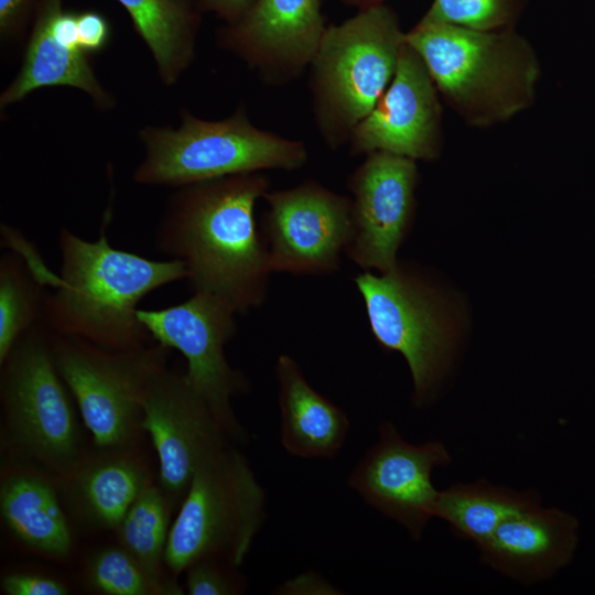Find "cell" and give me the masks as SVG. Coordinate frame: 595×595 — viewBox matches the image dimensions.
I'll return each instance as SVG.
<instances>
[{
  "label": "cell",
  "mask_w": 595,
  "mask_h": 595,
  "mask_svg": "<svg viewBox=\"0 0 595 595\" xmlns=\"http://www.w3.org/2000/svg\"><path fill=\"white\" fill-rule=\"evenodd\" d=\"M451 462L443 443L411 444L393 423L383 421L377 442L353 468L347 484L366 504L400 523L418 541L433 518L440 493L432 483L433 470Z\"/></svg>",
  "instance_id": "7c38bea8"
},
{
  "label": "cell",
  "mask_w": 595,
  "mask_h": 595,
  "mask_svg": "<svg viewBox=\"0 0 595 595\" xmlns=\"http://www.w3.org/2000/svg\"><path fill=\"white\" fill-rule=\"evenodd\" d=\"M181 502L164 553L170 572L203 559L240 565L266 518V494L247 458L227 445L197 469Z\"/></svg>",
  "instance_id": "52a82bcc"
},
{
  "label": "cell",
  "mask_w": 595,
  "mask_h": 595,
  "mask_svg": "<svg viewBox=\"0 0 595 595\" xmlns=\"http://www.w3.org/2000/svg\"><path fill=\"white\" fill-rule=\"evenodd\" d=\"M90 587L106 595H181L182 587L156 575L120 544L98 550L86 566Z\"/></svg>",
  "instance_id": "484cf974"
},
{
  "label": "cell",
  "mask_w": 595,
  "mask_h": 595,
  "mask_svg": "<svg viewBox=\"0 0 595 595\" xmlns=\"http://www.w3.org/2000/svg\"><path fill=\"white\" fill-rule=\"evenodd\" d=\"M43 283L30 263L14 253L0 259V363L17 340L43 317Z\"/></svg>",
  "instance_id": "d4e9b609"
},
{
  "label": "cell",
  "mask_w": 595,
  "mask_h": 595,
  "mask_svg": "<svg viewBox=\"0 0 595 595\" xmlns=\"http://www.w3.org/2000/svg\"><path fill=\"white\" fill-rule=\"evenodd\" d=\"M142 429L159 459L160 486L183 500L197 469L227 446L228 439L184 374L160 371L142 402Z\"/></svg>",
  "instance_id": "4fadbf2b"
},
{
  "label": "cell",
  "mask_w": 595,
  "mask_h": 595,
  "mask_svg": "<svg viewBox=\"0 0 595 595\" xmlns=\"http://www.w3.org/2000/svg\"><path fill=\"white\" fill-rule=\"evenodd\" d=\"M405 42L446 102L473 126L508 120L534 100L540 65L519 36L421 21Z\"/></svg>",
  "instance_id": "3957f363"
},
{
  "label": "cell",
  "mask_w": 595,
  "mask_h": 595,
  "mask_svg": "<svg viewBox=\"0 0 595 595\" xmlns=\"http://www.w3.org/2000/svg\"><path fill=\"white\" fill-rule=\"evenodd\" d=\"M139 138L145 155L133 180L144 185L182 187L242 173L295 170L307 161L302 142L253 126L244 107L217 121L182 111L177 129L144 127Z\"/></svg>",
  "instance_id": "5b68a950"
},
{
  "label": "cell",
  "mask_w": 595,
  "mask_h": 595,
  "mask_svg": "<svg viewBox=\"0 0 595 595\" xmlns=\"http://www.w3.org/2000/svg\"><path fill=\"white\" fill-rule=\"evenodd\" d=\"M278 594L289 595H317V594H339L332 584L317 573H303L293 580L284 582L277 588Z\"/></svg>",
  "instance_id": "1f68e13d"
},
{
  "label": "cell",
  "mask_w": 595,
  "mask_h": 595,
  "mask_svg": "<svg viewBox=\"0 0 595 595\" xmlns=\"http://www.w3.org/2000/svg\"><path fill=\"white\" fill-rule=\"evenodd\" d=\"M365 1H370V0H365Z\"/></svg>",
  "instance_id": "836d02e7"
},
{
  "label": "cell",
  "mask_w": 595,
  "mask_h": 595,
  "mask_svg": "<svg viewBox=\"0 0 595 595\" xmlns=\"http://www.w3.org/2000/svg\"><path fill=\"white\" fill-rule=\"evenodd\" d=\"M269 191L261 172L178 187L155 232V246L183 262L193 292L245 314L264 302L272 273L255 208Z\"/></svg>",
  "instance_id": "6da1fadb"
},
{
  "label": "cell",
  "mask_w": 595,
  "mask_h": 595,
  "mask_svg": "<svg viewBox=\"0 0 595 595\" xmlns=\"http://www.w3.org/2000/svg\"><path fill=\"white\" fill-rule=\"evenodd\" d=\"M262 238L271 272L331 274L339 269L351 228V199L315 181L268 191Z\"/></svg>",
  "instance_id": "8fae6325"
},
{
  "label": "cell",
  "mask_w": 595,
  "mask_h": 595,
  "mask_svg": "<svg viewBox=\"0 0 595 595\" xmlns=\"http://www.w3.org/2000/svg\"><path fill=\"white\" fill-rule=\"evenodd\" d=\"M76 18L80 48L87 55L102 51L109 43L111 34L108 20L94 10L76 12Z\"/></svg>",
  "instance_id": "f546056e"
},
{
  "label": "cell",
  "mask_w": 595,
  "mask_h": 595,
  "mask_svg": "<svg viewBox=\"0 0 595 595\" xmlns=\"http://www.w3.org/2000/svg\"><path fill=\"white\" fill-rule=\"evenodd\" d=\"M64 0H39L22 64L0 96V108L17 104L36 89L66 86L83 90L101 109L115 105L79 46L76 12Z\"/></svg>",
  "instance_id": "e0dca14e"
},
{
  "label": "cell",
  "mask_w": 595,
  "mask_h": 595,
  "mask_svg": "<svg viewBox=\"0 0 595 595\" xmlns=\"http://www.w3.org/2000/svg\"><path fill=\"white\" fill-rule=\"evenodd\" d=\"M58 372L100 451L130 450L140 439L142 402L152 379L166 368L160 343L110 349L50 331Z\"/></svg>",
  "instance_id": "9c48e42d"
},
{
  "label": "cell",
  "mask_w": 595,
  "mask_h": 595,
  "mask_svg": "<svg viewBox=\"0 0 595 595\" xmlns=\"http://www.w3.org/2000/svg\"><path fill=\"white\" fill-rule=\"evenodd\" d=\"M578 530L572 513L538 505L501 523L478 548L480 561L519 583L545 581L573 560Z\"/></svg>",
  "instance_id": "ac0fdd59"
},
{
  "label": "cell",
  "mask_w": 595,
  "mask_h": 595,
  "mask_svg": "<svg viewBox=\"0 0 595 595\" xmlns=\"http://www.w3.org/2000/svg\"><path fill=\"white\" fill-rule=\"evenodd\" d=\"M354 282L376 342L401 354L409 366L413 404L429 405L455 354L457 327L448 296L428 272L399 260L386 273L365 271Z\"/></svg>",
  "instance_id": "8992f818"
},
{
  "label": "cell",
  "mask_w": 595,
  "mask_h": 595,
  "mask_svg": "<svg viewBox=\"0 0 595 595\" xmlns=\"http://www.w3.org/2000/svg\"><path fill=\"white\" fill-rule=\"evenodd\" d=\"M130 450L101 451L83 458L63 477L84 519L116 530L141 491L153 482L148 467Z\"/></svg>",
  "instance_id": "44dd1931"
},
{
  "label": "cell",
  "mask_w": 595,
  "mask_h": 595,
  "mask_svg": "<svg viewBox=\"0 0 595 595\" xmlns=\"http://www.w3.org/2000/svg\"><path fill=\"white\" fill-rule=\"evenodd\" d=\"M416 183L415 161L387 152L367 154L349 176L353 228L345 253L363 270L386 273L398 263Z\"/></svg>",
  "instance_id": "5bb4252c"
},
{
  "label": "cell",
  "mask_w": 595,
  "mask_h": 595,
  "mask_svg": "<svg viewBox=\"0 0 595 595\" xmlns=\"http://www.w3.org/2000/svg\"><path fill=\"white\" fill-rule=\"evenodd\" d=\"M538 505L536 490L517 491L479 479L440 490L433 517L444 520L454 536L479 548L510 517Z\"/></svg>",
  "instance_id": "603a6c76"
},
{
  "label": "cell",
  "mask_w": 595,
  "mask_h": 595,
  "mask_svg": "<svg viewBox=\"0 0 595 595\" xmlns=\"http://www.w3.org/2000/svg\"><path fill=\"white\" fill-rule=\"evenodd\" d=\"M39 0H0V37L19 39L32 21Z\"/></svg>",
  "instance_id": "4dcf8cb0"
},
{
  "label": "cell",
  "mask_w": 595,
  "mask_h": 595,
  "mask_svg": "<svg viewBox=\"0 0 595 595\" xmlns=\"http://www.w3.org/2000/svg\"><path fill=\"white\" fill-rule=\"evenodd\" d=\"M404 44L383 6L326 28L309 66L315 122L328 145L349 142L390 85Z\"/></svg>",
  "instance_id": "277c9868"
},
{
  "label": "cell",
  "mask_w": 595,
  "mask_h": 595,
  "mask_svg": "<svg viewBox=\"0 0 595 595\" xmlns=\"http://www.w3.org/2000/svg\"><path fill=\"white\" fill-rule=\"evenodd\" d=\"M1 365L0 398L6 439L15 454L61 478L84 458L71 391L54 361L50 331L37 324Z\"/></svg>",
  "instance_id": "ba28073f"
},
{
  "label": "cell",
  "mask_w": 595,
  "mask_h": 595,
  "mask_svg": "<svg viewBox=\"0 0 595 595\" xmlns=\"http://www.w3.org/2000/svg\"><path fill=\"white\" fill-rule=\"evenodd\" d=\"M440 142L437 88L419 54L405 42L390 85L349 139L351 153L387 152L428 161L439 155Z\"/></svg>",
  "instance_id": "9a60e30c"
},
{
  "label": "cell",
  "mask_w": 595,
  "mask_h": 595,
  "mask_svg": "<svg viewBox=\"0 0 595 595\" xmlns=\"http://www.w3.org/2000/svg\"><path fill=\"white\" fill-rule=\"evenodd\" d=\"M284 450L301 458H333L344 446L349 420L345 411L320 393L299 364L280 355L275 364Z\"/></svg>",
  "instance_id": "d6986e66"
},
{
  "label": "cell",
  "mask_w": 595,
  "mask_h": 595,
  "mask_svg": "<svg viewBox=\"0 0 595 595\" xmlns=\"http://www.w3.org/2000/svg\"><path fill=\"white\" fill-rule=\"evenodd\" d=\"M325 30L320 0H256L219 40L267 80L285 82L310 65Z\"/></svg>",
  "instance_id": "2e32d148"
},
{
  "label": "cell",
  "mask_w": 595,
  "mask_h": 595,
  "mask_svg": "<svg viewBox=\"0 0 595 595\" xmlns=\"http://www.w3.org/2000/svg\"><path fill=\"white\" fill-rule=\"evenodd\" d=\"M173 499L151 482L130 506L116 531L119 544L156 575H164V553Z\"/></svg>",
  "instance_id": "cb8c5ba5"
},
{
  "label": "cell",
  "mask_w": 595,
  "mask_h": 595,
  "mask_svg": "<svg viewBox=\"0 0 595 595\" xmlns=\"http://www.w3.org/2000/svg\"><path fill=\"white\" fill-rule=\"evenodd\" d=\"M0 512L11 533L33 552L54 560L69 555L67 517L53 484L40 472L15 467L2 475Z\"/></svg>",
  "instance_id": "ffe728a7"
},
{
  "label": "cell",
  "mask_w": 595,
  "mask_h": 595,
  "mask_svg": "<svg viewBox=\"0 0 595 595\" xmlns=\"http://www.w3.org/2000/svg\"><path fill=\"white\" fill-rule=\"evenodd\" d=\"M497 10L498 0H434L422 21L488 30Z\"/></svg>",
  "instance_id": "83f0119b"
},
{
  "label": "cell",
  "mask_w": 595,
  "mask_h": 595,
  "mask_svg": "<svg viewBox=\"0 0 595 595\" xmlns=\"http://www.w3.org/2000/svg\"><path fill=\"white\" fill-rule=\"evenodd\" d=\"M256 0H197L199 10L209 12L227 22L228 25L240 21L255 4Z\"/></svg>",
  "instance_id": "d6a6232c"
},
{
  "label": "cell",
  "mask_w": 595,
  "mask_h": 595,
  "mask_svg": "<svg viewBox=\"0 0 595 595\" xmlns=\"http://www.w3.org/2000/svg\"><path fill=\"white\" fill-rule=\"evenodd\" d=\"M58 248L60 275L45 268L40 275L44 284L55 288L45 296L41 323L52 333L110 349L149 344L152 337L138 317V305L159 288L185 280L183 262L151 260L117 249L104 228L95 241L63 228Z\"/></svg>",
  "instance_id": "7a4b0ae2"
},
{
  "label": "cell",
  "mask_w": 595,
  "mask_h": 595,
  "mask_svg": "<svg viewBox=\"0 0 595 595\" xmlns=\"http://www.w3.org/2000/svg\"><path fill=\"white\" fill-rule=\"evenodd\" d=\"M150 50L163 84L174 85L195 55L197 0H117Z\"/></svg>",
  "instance_id": "7402d4cb"
},
{
  "label": "cell",
  "mask_w": 595,
  "mask_h": 595,
  "mask_svg": "<svg viewBox=\"0 0 595 595\" xmlns=\"http://www.w3.org/2000/svg\"><path fill=\"white\" fill-rule=\"evenodd\" d=\"M234 565L217 560L203 559L185 572V586L190 595H234L245 592V582Z\"/></svg>",
  "instance_id": "4316f807"
},
{
  "label": "cell",
  "mask_w": 595,
  "mask_h": 595,
  "mask_svg": "<svg viewBox=\"0 0 595 595\" xmlns=\"http://www.w3.org/2000/svg\"><path fill=\"white\" fill-rule=\"evenodd\" d=\"M236 315L225 301L202 292H193L176 305L138 311L154 342L184 356L187 381L205 400L227 437L242 442L246 432L236 418L231 399L244 393L248 382L225 356V346L236 334Z\"/></svg>",
  "instance_id": "30bf717a"
},
{
  "label": "cell",
  "mask_w": 595,
  "mask_h": 595,
  "mask_svg": "<svg viewBox=\"0 0 595 595\" xmlns=\"http://www.w3.org/2000/svg\"><path fill=\"white\" fill-rule=\"evenodd\" d=\"M1 591L6 595H65L67 586L61 581L32 573H11L1 578Z\"/></svg>",
  "instance_id": "f1b7e54d"
}]
</instances>
